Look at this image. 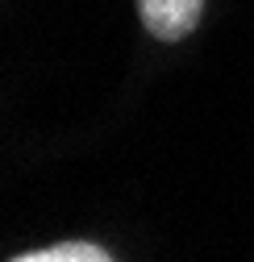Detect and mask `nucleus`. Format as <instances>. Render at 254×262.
Segmentation results:
<instances>
[{
    "mask_svg": "<svg viewBox=\"0 0 254 262\" xmlns=\"http://www.w3.org/2000/svg\"><path fill=\"white\" fill-rule=\"evenodd\" d=\"M138 13L158 42H179L196 29L204 0H138Z\"/></svg>",
    "mask_w": 254,
    "mask_h": 262,
    "instance_id": "f257e3e1",
    "label": "nucleus"
},
{
    "mask_svg": "<svg viewBox=\"0 0 254 262\" xmlns=\"http://www.w3.org/2000/svg\"><path fill=\"white\" fill-rule=\"evenodd\" d=\"M17 262H109V254L100 246H88V242H62V246H50V250L17 254Z\"/></svg>",
    "mask_w": 254,
    "mask_h": 262,
    "instance_id": "f03ea898",
    "label": "nucleus"
}]
</instances>
